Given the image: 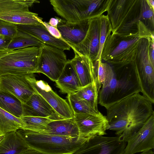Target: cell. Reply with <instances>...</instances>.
<instances>
[{
	"instance_id": "28",
	"label": "cell",
	"mask_w": 154,
	"mask_h": 154,
	"mask_svg": "<svg viewBox=\"0 0 154 154\" xmlns=\"http://www.w3.org/2000/svg\"><path fill=\"white\" fill-rule=\"evenodd\" d=\"M99 20L100 33L98 52L96 58L93 61L98 62L101 60V56L103 48L109 31V28L111 27L107 16L101 15L99 17Z\"/></svg>"
},
{
	"instance_id": "9",
	"label": "cell",
	"mask_w": 154,
	"mask_h": 154,
	"mask_svg": "<svg viewBox=\"0 0 154 154\" xmlns=\"http://www.w3.org/2000/svg\"><path fill=\"white\" fill-rule=\"evenodd\" d=\"M34 91L40 95L62 119L73 118L74 113L69 103L59 96L45 82L37 80L31 73L25 75Z\"/></svg>"
},
{
	"instance_id": "26",
	"label": "cell",
	"mask_w": 154,
	"mask_h": 154,
	"mask_svg": "<svg viewBox=\"0 0 154 154\" xmlns=\"http://www.w3.org/2000/svg\"><path fill=\"white\" fill-rule=\"evenodd\" d=\"M20 118L24 126L21 129L41 133L50 123L54 120L48 118L22 116Z\"/></svg>"
},
{
	"instance_id": "40",
	"label": "cell",
	"mask_w": 154,
	"mask_h": 154,
	"mask_svg": "<svg viewBox=\"0 0 154 154\" xmlns=\"http://www.w3.org/2000/svg\"><path fill=\"white\" fill-rule=\"evenodd\" d=\"M4 137V135H0V142L3 140Z\"/></svg>"
},
{
	"instance_id": "23",
	"label": "cell",
	"mask_w": 154,
	"mask_h": 154,
	"mask_svg": "<svg viewBox=\"0 0 154 154\" xmlns=\"http://www.w3.org/2000/svg\"><path fill=\"white\" fill-rule=\"evenodd\" d=\"M0 107L16 117L22 116L21 102L14 95L0 89Z\"/></svg>"
},
{
	"instance_id": "7",
	"label": "cell",
	"mask_w": 154,
	"mask_h": 154,
	"mask_svg": "<svg viewBox=\"0 0 154 154\" xmlns=\"http://www.w3.org/2000/svg\"><path fill=\"white\" fill-rule=\"evenodd\" d=\"M67 61L64 51L44 44L40 47L35 73H40L51 80L56 81L60 75Z\"/></svg>"
},
{
	"instance_id": "17",
	"label": "cell",
	"mask_w": 154,
	"mask_h": 154,
	"mask_svg": "<svg viewBox=\"0 0 154 154\" xmlns=\"http://www.w3.org/2000/svg\"><path fill=\"white\" fill-rule=\"evenodd\" d=\"M18 30L26 32L39 40L43 44L63 51L69 50L70 45L63 40L53 36L42 23L36 25H17Z\"/></svg>"
},
{
	"instance_id": "31",
	"label": "cell",
	"mask_w": 154,
	"mask_h": 154,
	"mask_svg": "<svg viewBox=\"0 0 154 154\" xmlns=\"http://www.w3.org/2000/svg\"><path fill=\"white\" fill-rule=\"evenodd\" d=\"M141 1L142 2L140 18L148 19L154 24V11L149 6L146 0Z\"/></svg>"
},
{
	"instance_id": "30",
	"label": "cell",
	"mask_w": 154,
	"mask_h": 154,
	"mask_svg": "<svg viewBox=\"0 0 154 154\" xmlns=\"http://www.w3.org/2000/svg\"><path fill=\"white\" fill-rule=\"evenodd\" d=\"M18 30L17 25L0 20V35L12 39Z\"/></svg>"
},
{
	"instance_id": "12",
	"label": "cell",
	"mask_w": 154,
	"mask_h": 154,
	"mask_svg": "<svg viewBox=\"0 0 154 154\" xmlns=\"http://www.w3.org/2000/svg\"><path fill=\"white\" fill-rule=\"evenodd\" d=\"M73 118L81 137L88 139L96 136L106 134L108 122L106 116L101 112L96 115L74 113Z\"/></svg>"
},
{
	"instance_id": "27",
	"label": "cell",
	"mask_w": 154,
	"mask_h": 154,
	"mask_svg": "<svg viewBox=\"0 0 154 154\" xmlns=\"http://www.w3.org/2000/svg\"><path fill=\"white\" fill-rule=\"evenodd\" d=\"M69 103L74 113H89L98 114L100 112L92 108L84 100L78 97L75 93L67 94Z\"/></svg>"
},
{
	"instance_id": "11",
	"label": "cell",
	"mask_w": 154,
	"mask_h": 154,
	"mask_svg": "<svg viewBox=\"0 0 154 154\" xmlns=\"http://www.w3.org/2000/svg\"><path fill=\"white\" fill-rule=\"evenodd\" d=\"M123 154H134L154 147V114L135 133L129 137Z\"/></svg>"
},
{
	"instance_id": "38",
	"label": "cell",
	"mask_w": 154,
	"mask_h": 154,
	"mask_svg": "<svg viewBox=\"0 0 154 154\" xmlns=\"http://www.w3.org/2000/svg\"><path fill=\"white\" fill-rule=\"evenodd\" d=\"M149 6L154 11V1L153 0H146Z\"/></svg>"
},
{
	"instance_id": "19",
	"label": "cell",
	"mask_w": 154,
	"mask_h": 154,
	"mask_svg": "<svg viewBox=\"0 0 154 154\" xmlns=\"http://www.w3.org/2000/svg\"><path fill=\"white\" fill-rule=\"evenodd\" d=\"M55 82L56 87L63 94H74L82 88L75 70L69 60H67L60 75Z\"/></svg>"
},
{
	"instance_id": "2",
	"label": "cell",
	"mask_w": 154,
	"mask_h": 154,
	"mask_svg": "<svg viewBox=\"0 0 154 154\" xmlns=\"http://www.w3.org/2000/svg\"><path fill=\"white\" fill-rule=\"evenodd\" d=\"M104 64V76L98 94V103L100 105L107 109L130 95L141 92L133 61Z\"/></svg>"
},
{
	"instance_id": "8",
	"label": "cell",
	"mask_w": 154,
	"mask_h": 154,
	"mask_svg": "<svg viewBox=\"0 0 154 154\" xmlns=\"http://www.w3.org/2000/svg\"><path fill=\"white\" fill-rule=\"evenodd\" d=\"M126 143L120 136H96L70 154H123Z\"/></svg>"
},
{
	"instance_id": "39",
	"label": "cell",
	"mask_w": 154,
	"mask_h": 154,
	"mask_svg": "<svg viewBox=\"0 0 154 154\" xmlns=\"http://www.w3.org/2000/svg\"><path fill=\"white\" fill-rule=\"evenodd\" d=\"M140 154H154V153L152 150H149L142 152Z\"/></svg>"
},
{
	"instance_id": "22",
	"label": "cell",
	"mask_w": 154,
	"mask_h": 154,
	"mask_svg": "<svg viewBox=\"0 0 154 154\" xmlns=\"http://www.w3.org/2000/svg\"><path fill=\"white\" fill-rule=\"evenodd\" d=\"M44 44L29 34L18 30L6 49L12 51L30 47H41Z\"/></svg>"
},
{
	"instance_id": "1",
	"label": "cell",
	"mask_w": 154,
	"mask_h": 154,
	"mask_svg": "<svg viewBox=\"0 0 154 154\" xmlns=\"http://www.w3.org/2000/svg\"><path fill=\"white\" fill-rule=\"evenodd\" d=\"M153 104L140 93L130 95L106 109L107 130L116 131L126 142L154 114Z\"/></svg>"
},
{
	"instance_id": "16",
	"label": "cell",
	"mask_w": 154,
	"mask_h": 154,
	"mask_svg": "<svg viewBox=\"0 0 154 154\" xmlns=\"http://www.w3.org/2000/svg\"><path fill=\"white\" fill-rule=\"evenodd\" d=\"M89 20L70 23L60 19L57 28L63 40L70 45H76L85 38L88 28Z\"/></svg>"
},
{
	"instance_id": "5",
	"label": "cell",
	"mask_w": 154,
	"mask_h": 154,
	"mask_svg": "<svg viewBox=\"0 0 154 154\" xmlns=\"http://www.w3.org/2000/svg\"><path fill=\"white\" fill-rule=\"evenodd\" d=\"M40 50V47H29L13 51L0 57V77L35 73Z\"/></svg>"
},
{
	"instance_id": "3",
	"label": "cell",
	"mask_w": 154,
	"mask_h": 154,
	"mask_svg": "<svg viewBox=\"0 0 154 154\" xmlns=\"http://www.w3.org/2000/svg\"><path fill=\"white\" fill-rule=\"evenodd\" d=\"M19 135L30 148L45 154H70L88 139L46 134L20 129Z\"/></svg>"
},
{
	"instance_id": "18",
	"label": "cell",
	"mask_w": 154,
	"mask_h": 154,
	"mask_svg": "<svg viewBox=\"0 0 154 154\" xmlns=\"http://www.w3.org/2000/svg\"><path fill=\"white\" fill-rule=\"evenodd\" d=\"M75 53L69 62L74 67L82 87L95 82L94 65L88 57Z\"/></svg>"
},
{
	"instance_id": "15",
	"label": "cell",
	"mask_w": 154,
	"mask_h": 154,
	"mask_svg": "<svg viewBox=\"0 0 154 154\" xmlns=\"http://www.w3.org/2000/svg\"><path fill=\"white\" fill-rule=\"evenodd\" d=\"M22 116L48 118L54 120L63 119L46 100L35 91L25 103L22 104Z\"/></svg>"
},
{
	"instance_id": "21",
	"label": "cell",
	"mask_w": 154,
	"mask_h": 154,
	"mask_svg": "<svg viewBox=\"0 0 154 154\" xmlns=\"http://www.w3.org/2000/svg\"><path fill=\"white\" fill-rule=\"evenodd\" d=\"M29 148L17 131H13L5 135L0 142V154H18Z\"/></svg>"
},
{
	"instance_id": "4",
	"label": "cell",
	"mask_w": 154,
	"mask_h": 154,
	"mask_svg": "<svg viewBox=\"0 0 154 154\" xmlns=\"http://www.w3.org/2000/svg\"><path fill=\"white\" fill-rule=\"evenodd\" d=\"M110 1L51 0L54 11L64 20L75 23L99 17L109 8Z\"/></svg>"
},
{
	"instance_id": "34",
	"label": "cell",
	"mask_w": 154,
	"mask_h": 154,
	"mask_svg": "<svg viewBox=\"0 0 154 154\" xmlns=\"http://www.w3.org/2000/svg\"><path fill=\"white\" fill-rule=\"evenodd\" d=\"M149 45V58L152 65L154 66V42Z\"/></svg>"
},
{
	"instance_id": "13",
	"label": "cell",
	"mask_w": 154,
	"mask_h": 154,
	"mask_svg": "<svg viewBox=\"0 0 154 154\" xmlns=\"http://www.w3.org/2000/svg\"><path fill=\"white\" fill-rule=\"evenodd\" d=\"M25 75H7L0 77V89L14 96L22 104L35 92Z\"/></svg>"
},
{
	"instance_id": "10",
	"label": "cell",
	"mask_w": 154,
	"mask_h": 154,
	"mask_svg": "<svg viewBox=\"0 0 154 154\" xmlns=\"http://www.w3.org/2000/svg\"><path fill=\"white\" fill-rule=\"evenodd\" d=\"M143 95L154 103V66L147 51L139 52L133 61Z\"/></svg>"
},
{
	"instance_id": "36",
	"label": "cell",
	"mask_w": 154,
	"mask_h": 154,
	"mask_svg": "<svg viewBox=\"0 0 154 154\" xmlns=\"http://www.w3.org/2000/svg\"><path fill=\"white\" fill-rule=\"evenodd\" d=\"M60 19V18L57 17L51 18L50 19L48 23L51 26L53 27H57V26L59 22Z\"/></svg>"
},
{
	"instance_id": "35",
	"label": "cell",
	"mask_w": 154,
	"mask_h": 154,
	"mask_svg": "<svg viewBox=\"0 0 154 154\" xmlns=\"http://www.w3.org/2000/svg\"><path fill=\"white\" fill-rule=\"evenodd\" d=\"M18 154H45L35 149L30 148Z\"/></svg>"
},
{
	"instance_id": "6",
	"label": "cell",
	"mask_w": 154,
	"mask_h": 154,
	"mask_svg": "<svg viewBox=\"0 0 154 154\" xmlns=\"http://www.w3.org/2000/svg\"><path fill=\"white\" fill-rule=\"evenodd\" d=\"M39 2L35 0H0V20L17 25L42 23V18L29 8Z\"/></svg>"
},
{
	"instance_id": "24",
	"label": "cell",
	"mask_w": 154,
	"mask_h": 154,
	"mask_svg": "<svg viewBox=\"0 0 154 154\" xmlns=\"http://www.w3.org/2000/svg\"><path fill=\"white\" fill-rule=\"evenodd\" d=\"M23 123L20 118L16 117L0 107V135L17 131L22 128Z\"/></svg>"
},
{
	"instance_id": "32",
	"label": "cell",
	"mask_w": 154,
	"mask_h": 154,
	"mask_svg": "<svg viewBox=\"0 0 154 154\" xmlns=\"http://www.w3.org/2000/svg\"><path fill=\"white\" fill-rule=\"evenodd\" d=\"M42 24L45 26L49 32L53 36L57 39L63 40L62 37L57 27L51 26L49 24L48 22H47L45 21L43 22Z\"/></svg>"
},
{
	"instance_id": "20",
	"label": "cell",
	"mask_w": 154,
	"mask_h": 154,
	"mask_svg": "<svg viewBox=\"0 0 154 154\" xmlns=\"http://www.w3.org/2000/svg\"><path fill=\"white\" fill-rule=\"evenodd\" d=\"M40 133L72 137L80 136L73 118L54 120L48 124L45 129Z\"/></svg>"
},
{
	"instance_id": "14",
	"label": "cell",
	"mask_w": 154,
	"mask_h": 154,
	"mask_svg": "<svg viewBox=\"0 0 154 154\" xmlns=\"http://www.w3.org/2000/svg\"><path fill=\"white\" fill-rule=\"evenodd\" d=\"M100 33L99 17L89 20L88 29L82 41L76 45H70L74 53L86 56L92 61L98 53Z\"/></svg>"
},
{
	"instance_id": "29",
	"label": "cell",
	"mask_w": 154,
	"mask_h": 154,
	"mask_svg": "<svg viewBox=\"0 0 154 154\" xmlns=\"http://www.w3.org/2000/svg\"><path fill=\"white\" fill-rule=\"evenodd\" d=\"M141 38L136 37L129 39L123 40L120 41L116 46L112 49L108 57L105 60L108 63H110L117 55L123 52L128 48L136 43Z\"/></svg>"
},
{
	"instance_id": "25",
	"label": "cell",
	"mask_w": 154,
	"mask_h": 154,
	"mask_svg": "<svg viewBox=\"0 0 154 154\" xmlns=\"http://www.w3.org/2000/svg\"><path fill=\"white\" fill-rule=\"evenodd\" d=\"M75 94L95 110L99 111L97 108L98 91L95 82L82 87Z\"/></svg>"
},
{
	"instance_id": "37",
	"label": "cell",
	"mask_w": 154,
	"mask_h": 154,
	"mask_svg": "<svg viewBox=\"0 0 154 154\" xmlns=\"http://www.w3.org/2000/svg\"><path fill=\"white\" fill-rule=\"evenodd\" d=\"M12 51L5 48L0 49V58Z\"/></svg>"
},
{
	"instance_id": "33",
	"label": "cell",
	"mask_w": 154,
	"mask_h": 154,
	"mask_svg": "<svg viewBox=\"0 0 154 154\" xmlns=\"http://www.w3.org/2000/svg\"><path fill=\"white\" fill-rule=\"evenodd\" d=\"M11 39L10 38L0 35V49H6Z\"/></svg>"
}]
</instances>
